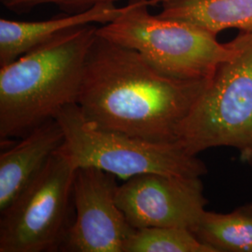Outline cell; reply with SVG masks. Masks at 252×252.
Masks as SVG:
<instances>
[{
    "label": "cell",
    "instance_id": "10",
    "mask_svg": "<svg viewBox=\"0 0 252 252\" xmlns=\"http://www.w3.org/2000/svg\"><path fill=\"white\" fill-rule=\"evenodd\" d=\"M127 9L115 4H100L92 9L69 13L39 22H21L8 19L0 20V65L13 62L23 54L44 43L65 30L100 23L113 22L122 16Z\"/></svg>",
    "mask_w": 252,
    "mask_h": 252
},
{
    "label": "cell",
    "instance_id": "13",
    "mask_svg": "<svg viewBox=\"0 0 252 252\" xmlns=\"http://www.w3.org/2000/svg\"><path fill=\"white\" fill-rule=\"evenodd\" d=\"M124 252H215L188 229L147 227L135 229L124 245Z\"/></svg>",
    "mask_w": 252,
    "mask_h": 252
},
{
    "label": "cell",
    "instance_id": "11",
    "mask_svg": "<svg viewBox=\"0 0 252 252\" xmlns=\"http://www.w3.org/2000/svg\"><path fill=\"white\" fill-rule=\"evenodd\" d=\"M158 17L185 23L216 36L228 28L252 30V0H151Z\"/></svg>",
    "mask_w": 252,
    "mask_h": 252
},
{
    "label": "cell",
    "instance_id": "3",
    "mask_svg": "<svg viewBox=\"0 0 252 252\" xmlns=\"http://www.w3.org/2000/svg\"><path fill=\"white\" fill-rule=\"evenodd\" d=\"M234 54L220 63L178 131V141L193 155L233 147L252 167V30L232 40Z\"/></svg>",
    "mask_w": 252,
    "mask_h": 252
},
{
    "label": "cell",
    "instance_id": "6",
    "mask_svg": "<svg viewBox=\"0 0 252 252\" xmlns=\"http://www.w3.org/2000/svg\"><path fill=\"white\" fill-rule=\"evenodd\" d=\"M76 169L55 153L42 170L0 212V252L60 251L68 231Z\"/></svg>",
    "mask_w": 252,
    "mask_h": 252
},
{
    "label": "cell",
    "instance_id": "4",
    "mask_svg": "<svg viewBox=\"0 0 252 252\" xmlns=\"http://www.w3.org/2000/svg\"><path fill=\"white\" fill-rule=\"evenodd\" d=\"M151 6V0H129L125 13L97 27V35L135 50L155 70L179 81L210 79L234 54L232 41L221 44L200 28L153 15Z\"/></svg>",
    "mask_w": 252,
    "mask_h": 252
},
{
    "label": "cell",
    "instance_id": "9",
    "mask_svg": "<svg viewBox=\"0 0 252 252\" xmlns=\"http://www.w3.org/2000/svg\"><path fill=\"white\" fill-rule=\"evenodd\" d=\"M63 129L56 119L36 126L0 154V212L17 198L63 144Z\"/></svg>",
    "mask_w": 252,
    "mask_h": 252
},
{
    "label": "cell",
    "instance_id": "5",
    "mask_svg": "<svg viewBox=\"0 0 252 252\" xmlns=\"http://www.w3.org/2000/svg\"><path fill=\"white\" fill-rule=\"evenodd\" d=\"M64 135L56 151L75 169L93 166L126 180L145 173L202 177L207 165L180 142H153L103 130L83 116L78 104L62 108L55 118Z\"/></svg>",
    "mask_w": 252,
    "mask_h": 252
},
{
    "label": "cell",
    "instance_id": "12",
    "mask_svg": "<svg viewBox=\"0 0 252 252\" xmlns=\"http://www.w3.org/2000/svg\"><path fill=\"white\" fill-rule=\"evenodd\" d=\"M190 232L215 252H252V203L227 214L206 210Z\"/></svg>",
    "mask_w": 252,
    "mask_h": 252
},
{
    "label": "cell",
    "instance_id": "2",
    "mask_svg": "<svg viewBox=\"0 0 252 252\" xmlns=\"http://www.w3.org/2000/svg\"><path fill=\"white\" fill-rule=\"evenodd\" d=\"M93 25L61 32L0 68V140L23 137L77 104Z\"/></svg>",
    "mask_w": 252,
    "mask_h": 252
},
{
    "label": "cell",
    "instance_id": "14",
    "mask_svg": "<svg viewBox=\"0 0 252 252\" xmlns=\"http://www.w3.org/2000/svg\"><path fill=\"white\" fill-rule=\"evenodd\" d=\"M121 0H3L6 9L27 12L42 4H54L68 13H78L100 4H115Z\"/></svg>",
    "mask_w": 252,
    "mask_h": 252
},
{
    "label": "cell",
    "instance_id": "7",
    "mask_svg": "<svg viewBox=\"0 0 252 252\" xmlns=\"http://www.w3.org/2000/svg\"><path fill=\"white\" fill-rule=\"evenodd\" d=\"M117 177L97 167H79L73 180L76 216L61 252H124L135 231L118 207Z\"/></svg>",
    "mask_w": 252,
    "mask_h": 252
},
{
    "label": "cell",
    "instance_id": "1",
    "mask_svg": "<svg viewBox=\"0 0 252 252\" xmlns=\"http://www.w3.org/2000/svg\"><path fill=\"white\" fill-rule=\"evenodd\" d=\"M207 81L165 77L135 50L96 33L77 104L100 129L153 142H178L180 125Z\"/></svg>",
    "mask_w": 252,
    "mask_h": 252
},
{
    "label": "cell",
    "instance_id": "8",
    "mask_svg": "<svg viewBox=\"0 0 252 252\" xmlns=\"http://www.w3.org/2000/svg\"><path fill=\"white\" fill-rule=\"evenodd\" d=\"M116 203L135 229L175 227L191 231L204 215L207 200L200 177L145 173L118 187Z\"/></svg>",
    "mask_w": 252,
    "mask_h": 252
}]
</instances>
